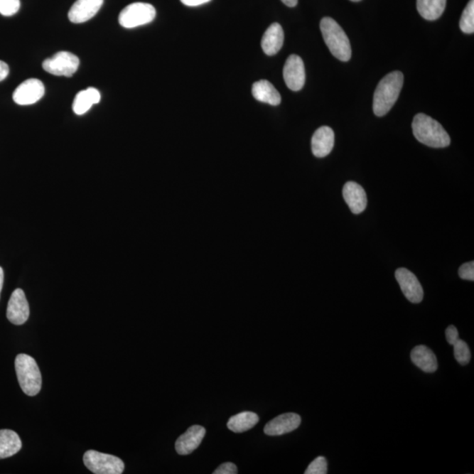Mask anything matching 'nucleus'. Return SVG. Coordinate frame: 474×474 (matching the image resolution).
<instances>
[{
	"label": "nucleus",
	"instance_id": "obj_28",
	"mask_svg": "<svg viewBox=\"0 0 474 474\" xmlns=\"http://www.w3.org/2000/svg\"><path fill=\"white\" fill-rule=\"evenodd\" d=\"M458 275L462 279H465V281H474V262L465 263L462 264L458 270Z\"/></svg>",
	"mask_w": 474,
	"mask_h": 474
},
{
	"label": "nucleus",
	"instance_id": "obj_8",
	"mask_svg": "<svg viewBox=\"0 0 474 474\" xmlns=\"http://www.w3.org/2000/svg\"><path fill=\"white\" fill-rule=\"evenodd\" d=\"M284 80L287 87L298 92L303 88L306 81L304 63L297 55H291L287 58L283 70Z\"/></svg>",
	"mask_w": 474,
	"mask_h": 474
},
{
	"label": "nucleus",
	"instance_id": "obj_6",
	"mask_svg": "<svg viewBox=\"0 0 474 474\" xmlns=\"http://www.w3.org/2000/svg\"><path fill=\"white\" fill-rule=\"evenodd\" d=\"M85 466L95 474H121L124 471V463L113 455L88 451L83 458Z\"/></svg>",
	"mask_w": 474,
	"mask_h": 474
},
{
	"label": "nucleus",
	"instance_id": "obj_5",
	"mask_svg": "<svg viewBox=\"0 0 474 474\" xmlns=\"http://www.w3.org/2000/svg\"><path fill=\"white\" fill-rule=\"evenodd\" d=\"M155 7L148 3H133L119 14V22L123 28H134L151 23L156 17Z\"/></svg>",
	"mask_w": 474,
	"mask_h": 474
},
{
	"label": "nucleus",
	"instance_id": "obj_33",
	"mask_svg": "<svg viewBox=\"0 0 474 474\" xmlns=\"http://www.w3.org/2000/svg\"><path fill=\"white\" fill-rule=\"evenodd\" d=\"M281 1L289 7L296 6L298 4V0H281Z\"/></svg>",
	"mask_w": 474,
	"mask_h": 474
},
{
	"label": "nucleus",
	"instance_id": "obj_31",
	"mask_svg": "<svg viewBox=\"0 0 474 474\" xmlns=\"http://www.w3.org/2000/svg\"><path fill=\"white\" fill-rule=\"evenodd\" d=\"M10 70L9 66L5 62L0 61V82L6 80L9 76Z\"/></svg>",
	"mask_w": 474,
	"mask_h": 474
},
{
	"label": "nucleus",
	"instance_id": "obj_11",
	"mask_svg": "<svg viewBox=\"0 0 474 474\" xmlns=\"http://www.w3.org/2000/svg\"><path fill=\"white\" fill-rule=\"evenodd\" d=\"M29 313V305L23 290H15L7 306V319L14 325H22L27 322Z\"/></svg>",
	"mask_w": 474,
	"mask_h": 474
},
{
	"label": "nucleus",
	"instance_id": "obj_16",
	"mask_svg": "<svg viewBox=\"0 0 474 474\" xmlns=\"http://www.w3.org/2000/svg\"><path fill=\"white\" fill-rule=\"evenodd\" d=\"M335 144V133L330 126H323L317 129L312 137L313 154L316 158H325L332 151Z\"/></svg>",
	"mask_w": 474,
	"mask_h": 474
},
{
	"label": "nucleus",
	"instance_id": "obj_15",
	"mask_svg": "<svg viewBox=\"0 0 474 474\" xmlns=\"http://www.w3.org/2000/svg\"><path fill=\"white\" fill-rule=\"evenodd\" d=\"M205 435H206V430L203 426L193 425L190 427L184 434L178 438L176 445H175L177 453L179 455L191 454L200 446Z\"/></svg>",
	"mask_w": 474,
	"mask_h": 474
},
{
	"label": "nucleus",
	"instance_id": "obj_17",
	"mask_svg": "<svg viewBox=\"0 0 474 474\" xmlns=\"http://www.w3.org/2000/svg\"><path fill=\"white\" fill-rule=\"evenodd\" d=\"M283 28L279 23H274L269 27L264 33L261 46L264 53L268 55H274L281 50L284 43Z\"/></svg>",
	"mask_w": 474,
	"mask_h": 474
},
{
	"label": "nucleus",
	"instance_id": "obj_27",
	"mask_svg": "<svg viewBox=\"0 0 474 474\" xmlns=\"http://www.w3.org/2000/svg\"><path fill=\"white\" fill-rule=\"evenodd\" d=\"M328 463L324 457L316 458L305 471V474H326Z\"/></svg>",
	"mask_w": 474,
	"mask_h": 474
},
{
	"label": "nucleus",
	"instance_id": "obj_23",
	"mask_svg": "<svg viewBox=\"0 0 474 474\" xmlns=\"http://www.w3.org/2000/svg\"><path fill=\"white\" fill-rule=\"evenodd\" d=\"M259 421V417L256 413L242 412L230 418L227 421V428L235 433H242L251 430Z\"/></svg>",
	"mask_w": 474,
	"mask_h": 474
},
{
	"label": "nucleus",
	"instance_id": "obj_21",
	"mask_svg": "<svg viewBox=\"0 0 474 474\" xmlns=\"http://www.w3.org/2000/svg\"><path fill=\"white\" fill-rule=\"evenodd\" d=\"M22 447L21 440L16 432L0 430V460L14 456Z\"/></svg>",
	"mask_w": 474,
	"mask_h": 474
},
{
	"label": "nucleus",
	"instance_id": "obj_24",
	"mask_svg": "<svg viewBox=\"0 0 474 474\" xmlns=\"http://www.w3.org/2000/svg\"><path fill=\"white\" fill-rule=\"evenodd\" d=\"M462 32L465 33H473L474 32V0H470L466 6L460 22Z\"/></svg>",
	"mask_w": 474,
	"mask_h": 474
},
{
	"label": "nucleus",
	"instance_id": "obj_35",
	"mask_svg": "<svg viewBox=\"0 0 474 474\" xmlns=\"http://www.w3.org/2000/svg\"><path fill=\"white\" fill-rule=\"evenodd\" d=\"M350 1H352V2H358V1H361V0H350Z\"/></svg>",
	"mask_w": 474,
	"mask_h": 474
},
{
	"label": "nucleus",
	"instance_id": "obj_4",
	"mask_svg": "<svg viewBox=\"0 0 474 474\" xmlns=\"http://www.w3.org/2000/svg\"><path fill=\"white\" fill-rule=\"evenodd\" d=\"M15 370L22 391L28 397H35L42 388V375L35 358L27 354H18L15 360Z\"/></svg>",
	"mask_w": 474,
	"mask_h": 474
},
{
	"label": "nucleus",
	"instance_id": "obj_32",
	"mask_svg": "<svg viewBox=\"0 0 474 474\" xmlns=\"http://www.w3.org/2000/svg\"><path fill=\"white\" fill-rule=\"evenodd\" d=\"M181 1L185 6H198L211 1V0H181Z\"/></svg>",
	"mask_w": 474,
	"mask_h": 474
},
{
	"label": "nucleus",
	"instance_id": "obj_25",
	"mask_svg": "<svg viewBox=\"0 0 474 474\" xmlns=\"http://www.w3.org/2000/svg\"><path fill=\"white\" fill-rule=\"evenodd\" d=\"M453 347L454 356L458 363L461 365H468L470 360H471V352H470L468 343L458 339V340L454 343Z\"/></svg>",
	"mask_w": 474,
	"mask_h": 474
},
{
	"label": "nucleus",
	"instance_id": "obj_9",
	"mask_svg": "<svg viewBox=\"0 0 474 474\" xmlns=\"http://www.w3.org/2000/svg\"><path fill=\"white\" fill-rule=\"evenodd\" d=\"M45 87L42 81L30 78L21 83L15 90L13 95L14 102L21 106H29L43 98Z\"/></svg>",
	"mask_w": 474,
	"mask_h": 474
},
{
	"label": "nucleus",
	"instance_id": "obj_3",
	"mask_svg": "<svg viewBox=\"0 0 474 474\" xmlns=\"http://www.w3.org/2000/svg\"><path fill=\"white\" fill-rule=\"evenodd\" d=\"M321 31L330 53L343 62H348L352 58V47L345 31L337 21L330 17L321 21Z\"/></svg>",
	"mask_w": 474,
	"mask_h": 474
},
{
	"label": "nucleus",
	"instance_id": "obj_2",
	"mask_svg": "<svg viewBox=\"0 0 474 474\" xmlns=\"http://www.w3.org/2000/svg\"><path fill=\"white\" fill-rule=\"evenodd\" d=\"M414 136L421 144L431 148H446L451 144L449 134L436 119L418 114L413 119Z\"/></svg>",
	"mask_w": 474,
	"mask_h": 474
},
{
	"label": "nucleus",
	"instance_id": "obj_1",
	"mask_svg": "<svg viewBox=\"0 0 474 474\" xmlns=\"http://www.w3.org/2000/svg\"><path fill=\"white\" fill-rule=\"evenodd\" d=\"M404 76L401 72L387 74L379 82L373 97V112L382 117L392 109L400 95Z\"/></svg>",
	"mask_w": 474,
	"mask_h": 474
},
{
	"label": "nucleus",
	"instance_id": "obj_30",
	"mask_svg": "<svg viewBox=\"0 0 474 474\" xmlns=\"http://www.w3.org/2000/svg\"><path fill=\"white\" fill-rule=\"evenodd\" d=\"M446 337L447 342L449 343L451 345H453L454 343L460 339V338H458L457 328L453 325L448 327L446 331Z\"/></svg>",
	"mask_w": 474,
	"mask_h": 474
},
{
	"label": "nucleus",
	"instance_id": "obj_26",
	"mask_svg": "<svg viewBox=\"0 0 474 474\" xmlns=\"http://www.w3.org/2000/svg\"><path fill=\"white\" fill-rule=\"evenodd\" d=\"M20 0H0V14L4 16H13L20 10Z\"/></svg>",
	"mask_w": 474,
	"mask_h": 474
},
{
	"label": "nucleus",
	"instance_id": "obj_34",
	"mask_svg": "<svg viewBox=\"0 0 474 474\" xmlns=\"http://www.w3.org/2000/svg\"><path fill=\"white\" fill-rule=\"evenodd\" d=\"M3 284H4V271L3 269L0 267V294H1Z\"/></svg>",
	"mask_w": 474,
	"mask_h": 474
},
{
	"label": "nucleus",
	"instance_id": "obj_18",
	"mask_svg": "<svg viewBox=\"0 0 474 474\" xmlns=\"http://www.w3.org/2000/svg\"><path fill=\"white\" fill-rule=\"evenodd\" d=\"M411 360L418 368L425 372H434L438 370V360L434 352L427 346L418 345L412 350Z\"/></svg>",
	"mask_w": 474,
	"mask_h": 474
},
{
	"label": "nucleus",
	"instance_id": "obj_19",
	"mask_svg": "<svg viewBox=\"0 0 474 474\" xmlns=\"http://www.w3.org/2000/svg\"><path fill=\"white\" fill-rule=\"evenodd\" d=\"M254 98L260 102L279 106L281 103V96L274 85L267 80H260L254 83L252 87Z\"/></svg>",
	"mask_w": 474,
	"mask_h": 474
},
{
	"label": "nucleus",
	"instance_id": "obj_12",
	"mask_svg": "<svg viewBox=\"0 0 474 474\" xmlns=\"http://www.w3.org/2000/svg\"><path fill=\"white\" fill-rule=\"evenodd\" d=\"M343 196L345 203L348 205L350 210L354 215H360L363 212L367 206V193L363 188L357 183L353 181L347 182L343 188Z\"/></svg>",
	"mask_w": 474,
	"mask_h": 474
},
{
	"label": "nucleus",
	"instance_id": "obj_29",
	"mask_svg": "<svg viewBox=\"0 0 474 474\" xmlns=\"http://www.w3.org/2000/svg\"><path fill=\"white\" fill-rule=\"evenodd\" d=\"M237 473V465L233 464V463L227 462L220 465L219 468L215 470L214 474H236Z\"/></svg>",
	"mask_w": 474,
	"mask_h": 474
},
{
	"label": "nucleus",
	"instance_id": "obj_14",
	"mask_svg": "<svg viewBox=\"0 0 474 474\" xmlns=\"http://www.w3.org/2000/svg\"><path fill=\"white\" fill-rule=\"evenodd\" d=\"M103 2L104 0H77L70 10V21L80 24L91 20L102 9Z\"/></svg>",
	"mask_w": 474,
	"mask_h": 474
},
{
	"label": "nucleus",
	"instance_id": "obj_13",
	"mask_svg": "<svg viewBox=\"0 0 474 474\" xmlns=\"http://www.w3.org/2000/svg\"><path fill=\"white\" fill-rule=\"evenodd\" d=\"M301 423V418L297 414H283L269 421L264 431L268 436H281L296 431Z\"/></svg>",
	"mask_w": 474,
	"mask_h": 474
},
{
	"label": "nucleus",
	"instance_id": "obj_7",
	"mask_svg": "<svg viewBox=\"0 0 474 474\" xmlns=\"http://www.w3.org/2000/svg\"><path fill=\"white\" fill-rule=\"evenodd\" d=\"M80 59L70 52L61 51L43 63L45 72L55 76L72 77L80 67Z\"/></svg>",
	"mask_w": 474,
	"mask_h": 474
},
{
	"label": "nucleus",
	"instance_id": "obj_10",
	"mask_svg": "<svg viewBox=\"0 0 474 474\" xmlns=\"http://www.w3.org/2000/svg\"><path fill=\"white\" fill-rule=\"evenodd\" d=\"M395 279L400 285L402 293L412 303H420L424 300V289L416 276L406 268L395 271Z\"/></svg>",
	"mask_w": 474,
	"mask_h": 474
},
{
	"label": "nucleus",
	"instance_id": "obj_20",
	"mask_svg": "<svg viewBox=\"0 0 474 474\" xmlns=\"http://www.w3.org/2000/svg\"><path fill=\"white\" fill-rule=\"evenodd\" d=\"M100 99L102 95L95 88L90 87L78 92L73 102L74 113L77 115L87 113L93 104L99 103Z\"/></svg>",
	"mask_w": 474,
	"mask_h": 474
},
{
	"label": "nucleus",
	"instance_id": "obj_22",
	"mask_svg": "<svg viewBox=\"0 0 474 474\" xmlns=\"http://www.w3.org/2000/svg\"><path fill=\"white\" fill-rule=\"evenodd\" d=\"M446 0H417L418 12L428 21L438 20L446 9Z\"/></svg>",
	"mask_w": 474,
	"mask_h": 474
}]
</instances>
